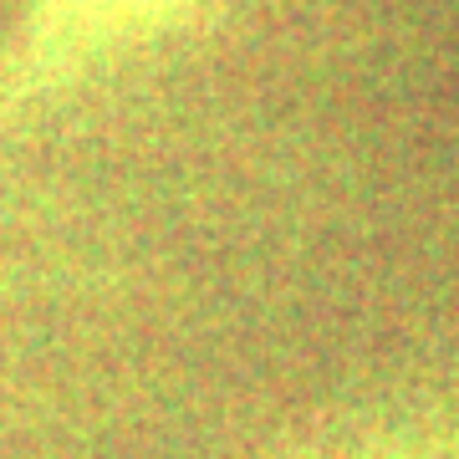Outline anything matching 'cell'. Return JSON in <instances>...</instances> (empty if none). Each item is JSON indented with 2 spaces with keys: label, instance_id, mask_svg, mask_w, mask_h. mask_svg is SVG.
Wrapping results in <instances>:
<instances>
[{
  "label": "cell",
  "instance_id": "2",
  "mask_svg": "<svg viewBox=\"0 0 459 459\" xmlns=\"http://www.w3.org/2000/svg\"><path fill=\"white\" fill-rule=\"evenodd\" d=\"M271 459H459V362L398 373L316 413Z\"/></svg>",
  "mask_w": 459,
  "mask_h": 459
},
{
  "label": "cell",
  "instance_id": "1",
  "mask_svg": "<svg viewBox=\"0 0 459 459\" xmlns=\"http://www.w3.org/2000/svg\"><path fill=\"white\" fill-rule=\"evenodd\" d=\"M214 0H26L0 56V153L72 92L199 26Z\"/></svg>",
  "mask_w": 459,
  "mask_h": 459
}]
</instances>
